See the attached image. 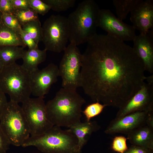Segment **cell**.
Wrapping results in <instances>:
<instances>
[{
  "instance_id": "cell-25",
  "label": "cell",
  "mask_w": 153,
  "mask_h": 153,
  "mask_svg": "<svg viewBox=\"0 0 153 153\" xmlns=\"http://www.w3.org/2000/svg\"><path fill=\"white\" fill-rule=\"evenodd\" d=\"M106 107L105 105L98 102L88 105L82 111L86 118V121H90L92 118L99 114Z\"/></svg>"
},
{
  "instance_id": "cell-38",
  "label": "cell",
  "mask_w": 153,
  "mask_h": 153,
  "mask_svg": "<svg viewBox=\"0 0 153 153\" xmlns=\"http://www.w3.org/2000/svg\"><path fill=\"white\" fill-rule=\"evenodd\" d=\"M2 15V13L0 11V24L3 21Z\"/></svg>"
},
{
  "instance_id": "cell-6",
  "label": "cell",
  "mask_w": 153,
  "mask_h": 153,
  "mask_svg": "<svg viewBox=\"0 0 153 153\" xmlns=\"http://www.w3.org/2000/svg\"><path fill=\"white\" fill-rule=\"evenodd\" d=\"M0 127L11 144L15 146H22L29 137V127L22 107L10 100L3 109Z\"/></svg>"
},
{
  "instance_id": "cell-24",
  "label": "cell",
  "mask_w": 153,
  "mask_h": 153,
  "mask_svg": "<svg viewBox=\"0 0 153 153\" xmlns=\"http://www.w3.org/2000/svg\"><path fill=\"white\" fill-rule=\"evenodd\" d=\"M53 10L57 12L65 11L73 7L75 0H42Z\"/></svg>"
},
{
  "instance_id": "cell-28",
  "label": "cell",
  "mask_w": 153,
  "mask_h": 153,
  "mask_svg": "<svg viewBox=\"0 0 153 153\" xmlns=\"http://www.w3.org/2000/svg\"><path fill=\"white\" fill-rule=\"evenodd\" d=\"M2 14L3 20L6 25L18 33L21 26L16 17L12 14Z\"/></svg>"
},
{
  "instance_id": "cell-11",
  "label": "cell",
  "mask_w": 153,
  "mask_h": 153,
  "mask_svg": "<svg viewBox=\"0 0 153 153\" xmlns=\"http://www.w3.org/2000/svg\"><path fill=\"white\" fill-rule=\"evenodd\" d=\"M139 111H153V84L144 82L140 89L119 109L115 119Z\"/></svg>"
},
{
  "instance_id": "cell-22",
  "label": "cell",
  "mask_w": 153,
  "mask_h": 153,
  "mask_svg": "<svg viewBox=\"0 0 153 153\" xmlns=\"http://www.w3.org/2000/svg\"><path fill=\"white\" fill-rule=\"evenodd\" d=\"M22 29L27 32L38 45L42 41V27L39 20L33 21L21 26Z\"/></svg>"
},
{
  "instance_id": "cell-13",
  "label": "cell",
  "mask_w": 153,
  "mask_h": 153,
  "mask_svg": "<svg viewBox=\"0 0 153 153\" xmlns=\"http://www.w3.org/2000/svg\"><path fill=\"white\" fill-rule=\"evenodd\" d=\"M139 111L126 115L118 119H114L106 128L107 134L121 133L128 134L132 131L146 125L147 119L151 112Z\"/></svg>"
},
{
  "instance_id": "cell-8",
  "label": "cell",
  "mask_w": 153,
  "mask_h": 153,
  "mask_svg": "<svg viewBox=\"0 0 153 153\" xmlns=\"http://www.w3.org/2000/svg\"><path fill=\"white\" fill-rule=\"evenodd\" d=\"M63 51L58 67L62 86L64 88L76 90L80 87L82 54L77 45L71 43Z\"/></svg>"
},
{
  "instance_id": "cell-18",
  "label": "cell",
  "mask_w": 153,
  "mask_h": 153,
  "mask_svg": "<svg viewBox=\"0 0 153 153\" xmlns=\"http://www.w3.org/2000/svg\"><path fill=\"white\" fill-rule=\"evenodd\" d=\"M46 49L40 50L38 48L25 50L22 59V66L29 73L38 69L39 65L44 62L46 57Z\"/></svg>"
},
{
  "instance_id": "cell-10",
  "label": "cell",
  "mask_w": 153,
  "mask_h": 153,
  "mask_svg": "<svg viewBox=\"0 0 153 153\" xmlns=\"http://www.w3.org/2000/svg\"><path fill=\"white\" fill-rule=\"evenodd\" d=\"M98 27L124 42L133 41L136 36V30L132 26L120 20L108 9H101Z\"/></svg>"
},
{
  "instance_id": "cell-19",
  "label": "cell",
  "mask_w": 153,
  "mask_h": 153,
  "mask_svg": "<svg viewBox=\"0 0 153 153\" xmlns=\"http://www.w3.org/2000/svg\"><path fill=\"white\" fill-rule=\"evenodd\" d=\"M9 46H26L18 33L7 26L3 20L0 24V47Z\"/></svg>"
},
{
  "instance_id": "cell-1",
  "label": "cell",
  "mask_w": 153,
  "mask_h": 153,
  "mask_svg": "<svg viewBox=\"0 0 153 153\" xmlns=\"http://www.w3.org/2000/svg\"><path fill=\"white\" fill-rule=\"evenodd\" d=\"M87 43L80 87L94 102L121 108L145 82L142 61L132 47L108 34H97Z\"/></svg>"
},
{
  "instance_id": "cell-15",
  "label": "cell",
  "mask_w": 153,
  "mask_h": 153,
  "mask_svg": "<svg viewBox=\"0 0 153 153\" xmlns=\"http://www.w3.org/2000/svg\"><path fill=\"white\" fill-rule=\"evenodd\" d=\"M132 47L143 64L145 71L153 73V28L146 33L136 35Z\"/></svg>"
},
{
  "instance_id": "cell-36",
  "label": "cell",
  "mask_w": 153,
  "mask_h": 153,
  "mask_svg": "<svg viewBox=\"0 0 153 153\" xmlns=\"http://www.w3.org/2000/svg\"><path fill=\"white\" fill-rule=\"evenodd\" d=\"M146 80L147 83L151 84H153V75L149 76H146Z\"/></svg>"
},
{
  "instance_id": "cell-31",
  "label": "cell",
  "mask_w": 153,
  "mask_h": 153,
  "mask_svg": "<svg viewBox=\"0 0 153 153\" xmlns=\"http://www.w3.org/2000/svg\"><path fill=\"white\" fill-rule=\"evenodd\" d=\"M11 144L0 127V153H7Z\"/></svg>"
},
{
  "instance_id": "cell-33",
  "label": "cell",
  "mask_w": 153,
  "mask_h": 153,
  "mask_svg": "<svg viewBox=\"0 0 153 153\" xmlns=\"http://www.w3.org/2000/svg\"><path fill=\"white\" fill-rule=\"evenodd\" d=\"M16 9H28L31 8L28 0H11Z\"/></svg>"
},
{
  "instance_id": "cell-21",
  "label": "cell",
  "mask_w": 153,
  "mask_h": 153,
  "mask_svg": "<svg viewBox=\"0 0 153 153\" xmlns=\"http://www.w3.org/2000/svg\"><path fill=\"white\" fill-rule=\"evenodd\" d=\"M139 0H113L117 18L123 21L127 18Z\"/></svg>"
},
{
  "instance_id": "cell-3",
  "label": "cell",
  "mask_w": 153,
  "mask_h": 153,
  "mask_svg": "<svg viewBox=\"0 0 153 153\" xmlns=\"http://www.w3.org/2000/svg\"><path fill=\"white\" fill-rule=\"evenodd\" d=\"M101 9L93 0H84L67 18L70 43L87 42L96 34Z\"/></svg>"
},
{
  "instance_id": "cell-9",
  "label": "cell",
  "mask_w": 153,
  "mask_h": 153,
  "mask_svg": "<svg viewBox=\"0 0 153 153\" xmlns=\"http://www.w3.org/2000/svg\"><path fill=\"white\" fill-rule=\"evenodd\" d=\"M44 97L29 98L21 107L28 124L31 136L41 135L53 126L47 116Z\"/></svg>"
},
{
  "instance_id": "cell-27",
  "label": "cell",
  "mask_w": 153,
  "mask_h": 153,
  "mask_svg": "<svg viewBox=\"0 0 153 153\" xmlns=\"http://www.w3.org/2000/svg\"><path fill=\"white\" fill-rule=\"evenodd\" d=\"M30 7L37 14L45 15L51 9L50 7L41 0H28Z\"/></svg>"
},
{
  "instance_id": "cell-34",
  "label": "cell",
  "mask_w": 153,
  "mask_h": 153,
  "mask_svg": "<svg viewBox=\"0 0 153 153\" xmlns=\"http://www.w3.org/2000/svg\"><path fill=\"white\" fill-rule=\"evenodd\" d=\"M7 102L5 94L0 88V120L3 109Z\"/></svg>"
},
{
  "instance_id": "cell-5",
  "label": "cell",
  "mask_w": 153,
  "mask_h": 153,
  "mask_svg": "<svg viewBox=\"0 0 153 153\" xmlns=\"http://www.w3.org/2000/svg\"><path fill=\"white\" fill-rule=\"evenodd\" d=\"M0 88L10 101L22 103L31 94L29 73L16 62L4 66L0 73Z\"/></svg>"
},
{
  "instance_id": "cell-32",
  "label": "cell",
  "mask_w": 153,
  "mask_h": 153,
  "mask_svg": "<svg viewBox=\"0 0 153 153\" xmlns=\"http://www.w3.org/2000/svg\"><path fill=\"white\" fill-rule=\"evenodd\" d=\"M153 150L132 145L124 153H153Z\"/></svg>"
},
{
  "instance_id": "cell-37",
  "label": "cell",
  "mask_w": 153,
  "mask_h": 153,
  "mask_svg": "<svg viewBox=\"0 0 153 153\" xmlns=\"http://www.w3.org/2000/svg\"><path fill=\"white\" fill-rule=\"evenodd\" d=\"M4 67V65L0 58V73Z\"/></svg>"
},
{
  "instance_id": "cell-35",
  "label": "cell",
  "mask_w": 153,
  "mask_h": 153,
  "mask_svg": "<svg viewBox=\"0 0 153 153\" xmlns=\"http://www.w3.org/2000/svg\"><path fill=\"white\" fill-rule=\"evenodd\" d=\"M146 125L153 129V112L149 114L146 120Z\"/></svg>"
},
{
  "instance_id": "cell-14",
  "label": "cell",
  "mask_w": 153,
  "mask_h": 153,
  "mask_svg": "<svg viewBox=\"0 0 153 153\" xmlns=\"http://www.w3.org/2000/svg\"><path fill=\"white\" fill-rule=\"evenodd\" d=\"M130 13L132 26L140 34L146 33L153 28V0H139Z\"/></svg>"
},
{
  "instance_id": "cell-29",
  "label": "cell",
  "mask_w": 153,
  "mask_h": 153,
  "mask_svg": "<svg viewBox=\"0 0 153 153\" xmlns=\"http://www.w3.org/2000/svg\"><path fill=\"white\" fill-rule=\"evenodd\" d=\"M18 33L25 44L28 47V49L38 48V45L27 32L22 29V27L20 29Z\"/></svg>"
},
{
  "instance_id": "cell-7",
  "label": "cell",
  "mask_w": 153,
  "mask_h": 153,
  "mask_svg": "<svg viewBox=\"0 0 153 153\" xmlns=\"http://www.w3.org/2000/svg\"><path fill=\"white\" fill-rule=\"evenodd\" d=\"M42 41L47 51L60 53L66 48L69 40L67 18L60 14L52 15L44 22Z\"/></svg>"
},
{
  "instance_id": "cell-4",
  "label": "cell",
  "mask_w": 153,
  "mask_h": 153,
  "mask_svg": "<svg viewBox=\"0 0 153 153\" xmlns=\"http://www.w3.org/2000/svg\"><path fill=\"white\" fill-rule=\"evenodd\" d=\"M22 146H34L44 153H81L77 139L69 129L53 126L44 134L31 136Z\"/></svg>"
},
{
  "instance_id": "cell-17",
  "label": "cell",
  "mask_w": 153,
  "mask_h": 153,
  "mask_svg": "<svg viewBox=\"0 0 153 153\" xmlns=\"http://www.w3.org/2000/svg\"><path fill=\"white\" fill-rule=\"evenodd\" d=\"M100 126L95 121L81 122L75 124L69 128L77 137L78 144L81 150L88 141L89 136L94 132L99 130Z\"/></svg>"
},
{
  "instance_id": "cell-16",
  "label": "cell",
  "mask_w": 153,
  "mask_h": 153,
  "mask_svg": "<svg viewBox=\"0 0 153 153\" xmlns=\"http://www.w3.org/2000/svg\"><path fill=\"white\" fill-rule=\"evenodd\" d=\"M127 138L133 145L153 150V129L146 125L129 133Z\"/></svg>"
},
{
  "instance_id": "cell-12",
  "label": "cell",
  "mask_w": 153,
  "mask_h": 153,
  "mask_svg": "<svg viewBox=\"0 0 153 153\" xmlns=\"http://www.w3.org/2000/svg\"><path fill=\"white\" fill-rule=\"evenodd\" d=\"M31 94L37 97H44L59 76L58 67L53 63L41 69L29 73Z\"/></svg>"
},
{
  "instance_id": "cell-23",
  "label": "cell",
  "mask_w": 153,
  "mask_h": 153,
  "mask_svg": "<svg viewBox=\"0 0 153 153\" xmlns=\"http://www.w3.org/2000/svg\"><path fill=\"white\" fill-rule=\"evenodd\" d=\"M21 26L30 22L39 19L38 14L32 8L16 9L13 14Z\"/></svg>"
},
{
  "instance_id": "cell-30",
  "label": "cell",
  "mask_w": 153,
  "mask_h": 153,
  "mask_svg": "<svg viewBox=\"0 0 153 153\" xmlns=\"http://www.w3.org/2000/svg\"><path fill=\"white\" fill-rule=\"evenodd\" d=\"M16 9L11 0H0V11L2 13L13 15Z\"/></svg>"
},
{
  "instance_id": "cell-2",
  "label": "cell",
  "mask_w": 153,
  "mask_h": 153,
  "mask_svg": "<svg viewBox=\"0 0 153 153\" xmlns=\"http://www.w3.org/2000/svg\"><path fill=\"white\" fill-rule=\"evenodd\" d=\"M85 103L76 90L62 88L46 104L48 118L53 126L69 128L81 122Z\"/></svg>"
},
{
  "instance_id": "cell-26",
  "label": "cell",
  "mask_w": 153,
  "mask_h": 153,
  "mask_svg": "<svg viewBox=\"0 0 153 153\" xmlns=\"http://www.w3.org/2000/svg\"><path fill=\"white\" fill-rule=\"evenodd\" d=\"M127 140V138L122 136L115 137L112 144V149L118 153H124L128 148L126 144Z\"/></svg>"
},
{
  "instance_id": "cell-20",
  "label": "cell",
  "mask_w": 153,
  "mask_h": 153,
  "mask_svg": "<svg viewBox=\"0 0 153 153\" xmlns=\"http://www.w3.org/2000/svg\"><path fill=\"white\" fill-rule=\"evenodd\" d=\"M24 48L15 46L0 47V58L4 66L10 65L22 58L25 51Z\"/></svg>"
}]
</instances>
